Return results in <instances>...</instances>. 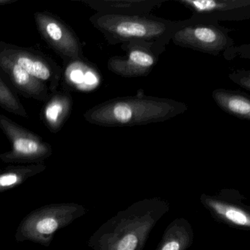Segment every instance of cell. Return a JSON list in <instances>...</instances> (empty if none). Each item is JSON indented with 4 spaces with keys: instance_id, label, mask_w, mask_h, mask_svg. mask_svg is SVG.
<instances>
[{
    "instance_id": "1",
    "label": "cell",
    "mask_w": 250,
    "mask_h": 250,
    "mask_svg": "<svg viewBox=\"0 0 250 250\" xmlns=\"http://www.w3.org/2000/svg\"><path fill=\"white\" fill-rule=\"evenodd\" d=\"M169 203L160 197L140 200L118 212L90 236L93 250H143L152 229L168 213Z\"/></svg>"
},
{
    "instance_id": "2",
    "label": "cell",
    "mask_w": 250,
    "mask_h": 250,
    "mask_svg": "<svg viewBox=\"0 0 250 250\" xmlns=\"http://www.w3.org/2000/svg\"><path fill=\"white\" fill-rule=\"evenodd\" d=\"M173 99L136 96L109 99L84 112L89 124L104 127H131L165 122L188 110Z\"/></svg>"
},
{
    "instance_id": "3",
    "label": "cell",
    "mask_w": 250,
    "mask_h": 250,
    "mask_svg": "<svg viewBox=\"0 0 250 250\" xmlns=\"http://www.w3.org/2000/svg\"><path fill=\"white\" fill-rule=\"evenodd\" d=\"M90 21L103 34L109 44L130 42L155 43L165 48L179 27L173 22L150 16H129L96 13Z\"/></svg>"
},
{
    "instance_id": "4",
    "label": "cell",
    "mask_w": 250,
    "mask_h": 250,
    "mask_svg": "<svg viewBox=\"0 0 250 250\" xmlns=\"http://www.w3.org/2000/svg\"><path fill=\"white\" fill-rule=\"evenodd\" d=\"M87 210L76 203H52L35 209L21 220L17 228V242L31 241L49 247L55 233L82 217Z\"/></svg>"
},
{
    "instance_id": "5",
    "label": "cell",
    "mask_w": 250,
    "mask_h": 250,
    "mask_svg": "<svg viewBox=\"0 0 250 250\" xmlns=\"http://www.w3.org/2000/svg\"><path fill=\"white\" fill-rule=\"evenodd\" d=\"M0 129L11 143V150L0 154L4 163L39 165L53 154V148L40 136L0 114Z\"/></svg>"
},
{
    "instance_id": "6",
    "label": "cell",
    "mask_w": 250,
    "mask_h": 250,
    "mask_svg": "<svg viewBox=\"0 0 250 250\" xmlns=\"http://www.w3.org/2000/svg\"><path fill=\"white\" fill-rule=\"evenodd\" d=\"M228 29L218 24L182 21L172 39L173 43L209 55H218L233 44Z\"/></svg>"
},
{
    "instance_id": "7",
    "label": "cell",
    "mask_w": 250,
    "mask_h": 250,
    "mask_svg": "<svg viewBox=\"0 0 250 250\" xmlns=\"http://www.w3.org/2000/svg\"><path fill=\"white\" fill-rule=\"evenodd\" d=\"M34 20L42 39L61 57L63 65L84 59L80 39L61 19L49 11H38Z\"/></svg>"
},
{
    "instance_id": "8",
    "label": "cell",
    "mask_w": 250,
    "mask_h": 250,
    "mask_svg": "<svg viewBox=\"0 0 250 250\" xmlns=\"http://www.w3.org/2000/svg\"><path fill=\"white\" fill-rule=\"evenodd\" d=\"M0 52L11 58L32 77L46 84L51 93L59 88L62 68L52 58L31 48L0 41Z\"/></svg>"
},
{
    "instance_id": "9",
    "label": "cell",
    "mask_w": 250,
    "mask_h": 250,
    "mask_svg": "<svg viewBox=\"0 0 250 250\" xmlns=\"http://www.w3.org/2000/svg\"><path fill=\"white\" fill-rule=\"evenodd\" d=\"M246 197L232 188L220 190L213 195L202 194L200 202L210 216L220 223L241 230H250V207Z\"/></svg>"
},
{
    "instance_id": "10",
    "label": "cell",
    "mask_w": 250,
    "mask_h": 250,
    "mask_svg": "<svg viewBox=\"0 0 250 250\" xmlns=\"http://www.w3.org/2000/svg\"><path fill=\"white\" fill-rule=\"evenodd\" d=\"M125 56L112 57L108 60L109 71L125 78L146 77L157 63L159 55L165 50L155 43L130 42L121 45Z\"/></svg>"
},
{
    "instance_id": "11",
    "label": "cell",
    "mask_w": 250,
    "mask_h": 250,
    "mask_svg": "<svg viewBox=\"0 0 250 250\" xmlns=\"http://www.w3.org/2000/svg\"><path fill=\"white\" fill-rule=\"evenodd\" d=\"M192 12L187 22L241 21L250 18V0H179Z\"/></svg>"
},
{
    "instance_id": "12",
    "label": "cell",
    "mask_w": 250,
    "mask_h": 250,
    "mask_svg": "<svg viewBox=\"0 0 250 250\" xmlns=\"http://www.w3.org/2000/svg\"><path fill=\"white\" fill-rule=\"evenodd\" d=\"M0 75L16 93L45 102L51 93L46 84L29 74L11 58L0 52Z\"/></svg>"
},
{
    "instance_id": "13",
    "label": "cell",
    "mask_w": 250,
    "mask_h": 250,
    "mask_svg": "<svg viewBox=\"0 0 250 250\" xmlns=\"http://www.w3.org/2000/svg\"><path fill=\"white\" fill-rule=\"evenodd\" d=\"M73 109V98L69 90H57L51 93L45 102L41 112V118L52 134L62 129L69 118Z\"/></svg>"
},
{
    "instance_id": "14",
    "label": "cell",
    "mask_w": 250,
    "mask_h": 250,
    "mask_svg": "<svg viewBox=\"0 0 250 250\" xmlns=\"http://www.w3.org/2000/svg\"><path fill=\"white\" fill-rule=\"evenodd\" d=\"M83 3L96 13L120 15L147 16L153 8L162 5V0H87Z\"/></svg>"
},
{
    "instance_id": "15",
    "label": "cell",
    "mask_w": 250,
    "mask_h": 250,
    "mask_svg": "<svg viewBox=\"0 0 250 250\" xmlns=\"http://www.w3.org/2000/svg\"><path fill=\"white\" fill-rule=\"evenodd\" d=\"M63 66L61 82L66 88L89 91L97 86V71L84 58L73 61Z\"/></svg>"
},
{
    "instance_id": "16",
    "label": "cell",
    "mask_w": 250,
    "mask_h": 250,
    "mask_svg": "<svg viewBox=\"0 0 250 250\" xmlns=\"http://www.w3.org/2000/svg\"><path fill=\"white\" fill-rule=\"evenodd\" d=\"M194 241V230L187 219H174L164 232L156 250H187Z\"/></svg>"
},
{
    "instance_id": "17",
    "label": "cell",
    "mask_w": 250,
    "mask_h": 250,
    "mask_svg": "<svg viewBox=\"0 0 250 250\" xmlns=\"http://www.w3.org/2000/svg\"><path fill=\"white\" fill-rule=\"evenodd\" d=\"M212 98L222 110L238 119L250 121V96L240 91L218 88L212 92Z\"/></svg>"
},
{
    "instance_id": "18",
    "label": "cell",
    "mask_w": 250,
    "mask_h": 250,
    "mask_svg": "<svg viewBox=\"0 0 250 250\" xmlns=\"http://www.w3.org/2000/svg\"><path fill=\"white\" fill-rule=\"evenodd\" d=\"M46 165H10L0 170V193L20 187L32 177L46 170Z\"/></svg>"
},
{
    "instance_id": "19",
    "label": "cell",
    "mask_w": 250,
    "mask_h": 250,
    "mask_svg": "<svg viewBox=\"0 0 250 250\" xmlns=\"http://www.w3.org/2000/svg\"><path fill=\"white\" fill-rule=\"evenodd\" d=\"M0 107L4 110L18 115L21 118H28L27 110L20 101L17 93L5 83L0 75Z\"/></svg>"
},
{
    "instance_id": "20",
    "label": "cell",
    "mask_w": 250,
    "mask_h": 250,
    "mask_svg": "<svg viewBox=\"0 0 250 250\" xmlns=\"http://www.w3.org/2000/svg\"><path fill=\"white\" fill-rule=\"evenodd\" d=\"M229 78L241 87L250 90V74L249 71L237 72L236 74H231L229 75Z\"/></svg>"
},
{
    "instance_id": "21",
    "label": "cell",
    "mask_w": 250,
    "mask_h": 250,
    "mask_svg": "<svg viewBox=\"0 0 250 250\" xmlns=\"http://www.w3.org/2000/svg\"><path fill=\"white\" fill-rule=\"evenodd\" d=\"M17 0H0V6L3 5H9V4L14 3L17 2Z\"/></svg>"
}]
</instances>
